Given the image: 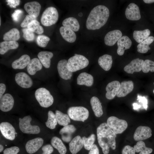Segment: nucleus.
<instances>
[{
  "label": "nucleus",
  "instance_id": "de8ad7c7",
  "mask_svg": "<svg viewBox=\"0 0 154 154\" xmlns=\"http://www.w3.org/2000/svg\"><path fill=\"white\" fill-rule=\"evenodd\" d=\"M36 20V18H34L29 15H27L22 22L21 26L22 27H27L29 24L32 21Z\"/></svg>",
  "mask_w": 154,
  "mask_h": 154
},
{
  "label": "nucleus",
  "instance_id": "79ce46f5",
  "mask_svg": "<svg viewBox=\"0 0 154 154\" xmlns=\"http://www.w3.org/2000/svg\"><path fill=\"white\" fill-rule=\"evenodd\" d=\"M142 70L143 72L147 73L150 71L154 72V61L149 60H146L144 63Z\"/></svg>",
  "mask_w": 154,
  "mask_h": 154
},
{
  "label": "nucleus",
  "instance_id": "a211bd4d",
  "mask_svg": "<svg viewBox=\"0 0 154 154\" xmlns=\"http://www.w3.org/2000/svg\"><path fill=\"white\" fill-rule=\"evenodd\" d=\"M41 6L38 2L33 1L26 3L24 8L29 15L36 18L39 15Z\"/></svg>",
  "mask_w": 154,
  "mask_h": 154
},
{
  "label": "nucleus",
  "instance_id": "4d7b16f0",
  "mask_svg": "<svg viewBox=\"0 0 154 154\" xmlns=\"http://www.w3.org/2000/svg\"><path fill=\"white\" fill-rule=\"evenodd\" d=\"M143 1L146 3H150L154 2V0H144Z\"/></svg>",
  "mask_w": 154,
  "mask_h": 154
},
{
  "label": "nucleus",
  "instance_id": "6ab92c4d",
  "mask_svg": "<svg viewBox=\"0 0 154 154\" xmlns=\"http://www.w3.org/2000/svg\"><path fill=\"white\" fill-rule=\"evenodd\" d=\"M134 88V84L131 80L124 81L120 83V86L116 94L118 97H124L131 92Z\"/></svg>",
  "mask_w": 154,
  "mask_h": 154
},
{
  "label": "nucleus",
  "instance_id": "dca6fc26",
  "mask_svg": "<svg viewBox=\"0 0 154 154\" xmlns=\"http://www.w3.org/2000/svg\"><path fill=\"white\" fill-rule=\"evenodd\" d=\"M121 31L115 30L108 32L105 35L104 41L105 44L108 46L114 45L122 37Z\"/></svg>",
  "mask_w": 154,
  "mask_h": 154
},
{
  "label": "nucleus",
  "instance_id": "c03bdc74",
  "mask_svg": "<svg viewBox=\"0 0 154 154\" xmlns=\"http://www.w3.org/2000/svg\"><path fill=\"white\" fill-rule=\"evenodd\" d=\"M23 33V37L26 40L28 41H33L35 37L34 32L30 31L27 28L22 29Z\"/></svg>",
  "mask_w": 154,
  "mask_h": 154
},
{
  "label": "nucleus",
  "instance_id": "58836bf2",
  "mask_svg": "<svg viewBox=\"0 0 154 154\" xmlns=\"http://www.w3.org/2000/svg\"><path fill=\"white\" fill-rule=\"evenodd\" d=\"M27 28L30 31L38 34H41L44 32L43 28L40 25V23L37 20H34L31 22L27 26Z\"/></svg>",
  "mask_w": 154,
  "mask_h": 154
},
{
  "label": "nucleus",
  "instance_id": "39448f33",
  "mask_svg": "<svg viewBox=\"0 0 154 154\" xmlns=\"http://www.w3.org/2000/svg\"><path fill=\"white\" fill-rule=\"evenodd\" d=\"M58 18L57 10L53 7L47 8L43 12L40 21L42 25L45 26H50L55 24Z\"/></svg>",
  "mask_w": 154,
  "mask_h": 154
},
{
  "label": "nucleus",
  "instance_id": "f03ea898",
  "mask_svg": "<svg viewBox=\"0 0 154 154\" xmlns=\"http://www.w3.org/2000/svg\"><path fill=\"white\" fill-rule=\"evenodd\" d=\"M108 9L103 5H98L91 11L87 18L86 26L90 30L98 29L106 23L109 17Z\"/></svg>",
  "mask_w": 154,
  "mask_h": 154
},
{
  "label": "nucleus",
  "instance_id": "8fccbe9b",
  "mask_svg": "<svg viewBox=\"0 0 154 154\" xmlns=\"http://www.w3.org/2000/svg\"><path fill=\"white\" fill-rule=\"evenodd\" d=\"M137 100L142 103L143 108L146 110L148 107V101L147 98L145 96H142L138 95Z\"/></svg>",
  "mask_w": 154,
  "mask_h": 154
},
{
  "label": "nucleus",
  "instance_id": "c9c22d12",
  "mask_svg": "<svg viewBox=\"0 0 154 154\" xmlns=\"http://www.w3.org/2000/svg\"><path fill=\"white\" fill-rule=\"evenodd\" d=\"M55 115L57 123L59 125L64 127L68 125L70 122V120L68 115L58 110L55 111Z\"/></svg>",
  "mask_w": 154,
  "mask_h": 154
},
{
  "label": "nucleus",
  "instance_id": "13d9d810",
  "mask_svg": "<svg viewBox=\"0 0 154 154\" xmlns=\"http://www.w3.org/2000/svg\"><path fill=\"white\" fill-rule=\"evenodd\" d=\"M4 147L3 146L1 145H0V152H1L3 150Z\"/></svg>",
  "mask_w": 154,
  "mask_h": 154
},
{
  "label": "nucleus",
  "instance_id": "e433bc0d",
  "mask_svg": "<svg viewBox=\"0 0 154 154\" xmlns=\"http://www.w3.org/2000/svg\"><path fill=\"white\" fill-rule=\"evenodd\" d=\"M150 34V31L148 29L143 31H135L133 33V38L137 43H140L147 38Z\"/></svg>",
  "mask_w": 154,
  "mask_h": 154
},
{
  "label": "nucleus",
  "instance_id": "052dcab7",
  "mask_svg": "<svg viewBox=\"0 0 154 154\" xmlns=\"http://www.w3.org/2000/svg\"><path fill=\"white\" fill-rule=\"evenodd\" d=\"M153 93L154 94V89L153 91Z\"/></svg>",
  "mask_w": 154,
  "mask_h": 154
},
{
  "label": "nucleus",
  "instance_id": "ddd939ff",
  "mask_svg": "<svg viewBox=\"0 0 154 154\" xmlns=\"http://www.w3.org/2000/svg\"><path fill=\"white\" fill-rule=\"evenodd\" d=\"M144 61L137 58L133 60L124 68L125 71L128 74H133L135 72H139L142 70Z\"/></svg>",
  "mask_w": 154,
  "mask_h": 154
},
{
  "label": "nucleus",
  "instance_id": "2f4dec72",
  "mask_svg": "<svg viewBox=\"0 0 154 154\" xmlns=\"http://www.w3.org/2000/svg\"><path fill=\"white\" fill-rule=\"evenodd\" d=\"M16 41H4L0 43V54H4L9 50L17 48L19 46Z\"/></svg>",
  "mask_w": 154,
  "mask_h": 154
},
{
  "label": "nucleus",
  "instance_id": "5701e85b",
  "mask_svg": "<svg viewBox=\"0 0 154 154\" xmlns=\"http://www.w3.org/2000/svg\"><path fill=\"white\" fill-rule=\"evenodd\" d=\"M84 146L83 142L81 137L77 135L73 138L69 143V149L72 154H76Z\"/></svg>",
  "mask_w": 154,
  "mask_h": 154
},
{
  "label": "nucleus",
  "instance_id": "7c9ffc66",
  "mask_svg": "<svg viewBox=\"0 0 154 154\" xmlns=\"http://www.w3.org/2000/svg\"><path fill=\"white\" fill-rule=\"evenodd\" d=\"M62 24L63 26L74 31H78L80 29V25L78 21L74 17H69L63 21Z\"/></svg>",
  "mask_w": 154,
  "mask_h": 154
},
{
  "label": "nucleus",
  "instance_id": "f3484780",
  "mask_svg": "<svg viewBox=\"0 0 154 154\" xmlns=\"http://www.w3.org/2000/svg\"><path fill=\"white\" fill-rule=\"evenodd\" d=\"M67 61L65 59L60 60L57 65V69L60 77L65 80L70 79L72 72L69 71L67 67Z\"/></svg>",
  "mask_w": 154,
  "mask_h": 154
},
{
  "label": "nucleus",
  "instance_id": "412c9836",
  "mask_svg": "<svg viewBox=\"0 0 154 154\" xmlns=\"http://www.w3.org/2000/svg\"><path fill=\"white\" fill-rule=\"evenodd\" d=\"M117 54L120 56L123 55L125 50L129 49L132 45V42L129 38L127 36H122L117 41Z\"/></svg>",
  "mask_w": 154,
  "mask_h": 154
},
{
  "label": "nucleus",
  "instance_id": "6e6d98bb",
  "mask_svg": "<svg viewBox=\"0 0 154 154\" xmlns=\"http://www.w3.org/2000/svg\"><path fill=\"white\" fill-rule=\"evenodd\" d=\"M133 109L134 110H137L141 107V106L136 103H133L132 104Z\"/></svg>",
  "mask_w": 154,
  "mask_h": 154
},
{
  "label": "nucleus",
  "instance_id": "aec40b11",
  "mask_svg": "<svg viewBox=\"0 0 154 154\" xmlns=\"http://www.w3.org/2000/svg\"><path fill=\"white\" fill-rule=\"evenodd\" d=\"M120 86V83L118 81H114L109 83L106 88V98L109 100L113 99L116 95Z\"/></svg>",
  "mask_w": 154,
  "mask_h": 154
},
{
  "label": "nucleus",
  "instance_id": "603ef678",
  "mask_svg": "<svg viewBox=\"0 0 154 154\" xmlns=\"http://www.w3.org/2000/svg\"><path fill=\"white\" fill-rule=\"evenodd\" d=\"M7 5L11 8H15L20 4V1L19 0H7Z\"/></svg>",
  "mask_w": 154,
  "mask_h": 154
},
{
  "label": "nucleus",
  "instance_id": "3c124183",
  "mask_svg": "<svg viewBox=\"0 0 154 154\" xmlns=\"http://www.w3.org/2000/svg\"><path fill=\"white\" fill-rule=\"evenodd\" d=\"M42 149L43 153L46 154H50L53 151L52 146L50 144H48L43 146Z\"/></svg>",
  "mask_w": 154,
  "mask_h": 154
},
{
  "label": "nucleus",
  "instance_id": "c756f323",
  "mask_svg": "<svg viewBox=\"0 0 154 154\" xmlns=\"http://www.w3.org/2000/svg\"><path fill=\"white\" fill-rule=\"evenodd\" d=\"M90 103L95 116L98 117H101L103 112L101 103L98 98L96 96L92 97L90 99Z\"/></svg>",
  "mask_w": 154,
  "mask_h": 154
},
{
  "label": "nucleus",
  "instance_id": "2eb2a0df",
  "mask_svg": "<svg viewBox=\"0 0 154 154\" xmlns=\"http://www.w3.org/2000/svg\"><path fill=\"white\" fill-rule=\"evenodd\" d=\"M43 142V139L40 137H37L29 140L25 145L26 151L29 154L34 153L41 147Z\"/></svg>",
  "mask_w": 154,
  "mask_h": 154
},
{
  "label": "nucleus",
  "instance_id": "cd10ccee",
  "mask_svg": "<svg viewBox=\"0 0 154 154\" xmlns=\"http://www.w3.org/2000/svg\"><path fill=\"white\" fill-rule=\"evenodd\" d=\"M98 62L102 69L105 71H108L112 66L113 62L112 56L108 54H104L99 58Z\"/></svg>",
  "mask_w": 154,
  "mask_h": 154
},
{
  "label": "nucleus",
  "instance_id": "49530a36",
  "mask_svg": "<svg viewBox=\"0 0 154 154\" xmlns=\"http://www.w3.org/2000/svg\"><path fill=\"white\" fill-rule=\"evenodd\" d=\"M23 13V11L21 10L18 9L15 10L11 15V17L13 20L15 22H18Z\"/></svg>",
  "mask_w": 154,
  "mask_h": 154
},
{
  "label": "nucleus",
  "instance_id": "680f3d73",
  "mask_svg": "<svg viewBox=\"0 0 154 154\" xmlns=\"http://www.w3.org/2000/svg\"><path fill=\"white\" fill-rule=\"evenodd\" d=\"M42 154H45V153H42Z\"/></svg>",
  "mask_w": 154,
  "mask_h": 154
},
{
  "label": "nucleus",
  "instance_id": "bf43d9fd",
  "mask_svg": "<svg viewBox=\"0 0 154 154\" xmlns=\"http://www.w3.org/2000/svg\"><path fill=\"white\" fill-rule=\"evenodd\" d=\"M0 25H1V17L0 18Z\"/></svg>",
  "mask_w": 154,
  "mask_h": 154
},
{
  "label": "nucleus",
  "instance_id": "864d4df0",
  "mask_svg": "<svg viewBox=\"0 0 154 154\" xmlns=\"http://www.w3.org/2000/svg\"><path fill=\"white\" fill-rule=\"evenodd\" d=\"M99 149L95 144H93L88 154H99Z\"/></svg>",
  "mask_w": 154,
  "mask_h": 154
},
{
  "label": "nucleus",
  "instance_id": "7ed1b4c3",
  "mask_svg": "<svg viewBox=\"0 0 154 154\" xmlns=\"http://www.w3.org/2000/svg\"><path fill=\"white\" fill-rule=\"evenodd\" d=\"M89 63L88 60L84 56L75 54L68 59L67 66L68 70L73 72L86 68Z\"/></svg>",
  "mask_w": 154,
  "mask_h": 154
},
{
  "label": "nucleus",
  "instance_id": "a19ab883",
  "mask_svg": "<svg viewBox=\"0 0 154 154\" xmlns=\"http://www.w3.org/2000/svg\"><path fill=\"white\" fill-rule=\"evenodd\" d=\"M82 138L85 149L88 150H90L94 144L95 140V135L92 134L88 137L84 136Z\"/></svg>",
  "mask_w": 154,
  "mask_h": 154
},
{
  "label": "nucleus",
  "instance_id": "9d476101",
  "mask_svg": "<svg viewBox=\"0 0 154 154\" xmlns=\"http://www.w3.org/2000/svg\"><path fill=\"white\" fill-rule=\"evenodd\" d=\"M0 130L2 135L7 139L13 140L17 133L13 125L10 123L4 122L0 124Z\"/></svg>",
  "mask_w": 154,
  "mask_h": 154
},
{
  "label": "nucleus",
  "instance_id": "a18cd8bd",
  "mask_svg": "<svg viewBox=\"0 0 154 154\" xmlns=\"http://www.w3.org/2000/svg\"><path fill=\"white\" fill-rule=\"evenodd\" d=\"M19 148L17 146L11 147L5 149L3 151V154H17L19 151Z\"/></svg>",
  "mask_w": 154,
  "mask_h": 154
},
{
  "label": "nucleus",
  "instance_id": "473e14b6",
  "mask_svg": "<svg viewBox=\"0 0 154 154\" xmlns=\"http://www.w3.org/2000/svg\"><path fill=\"white\" fill-rule=\"evenodd\" d=\"M154 40V37L153 36H149L142 42L139 43L137 46V51L141 53L147 52L150 49L149 45Z\"/></svg>",
  "mask_w": 154,
  "mask_h": 154
},
{
  "label": "nucleus",
  "instance_id": "09e8293b",
  "mask_svg": "<svg viewBox=\"0 0 154 154\" xmlns=\"http://www.w3.org/2000/svg\"><path fill=\"white\" fill-rule=\"evenodd\" d=\"M135 153L133 147L129 145L124 146L122 151V154H135Z\"/></svg>",
  "mask_w": 154,
  "mask_h": 154
},
{
  "label": "nucleus",
  "instance_id": "37998d69",
  "mask_svg": "<svg viewBox=\"0 0 154 154\" xmlns=\"http://www.w3.org/2000/svg\"><path fill=\"white\" fill-rule=\"evenodd\" d=\"M50 40L48 37L43 35H39L37 38L38 45L42 47H46Z\"/></svg>",
  "mask_w": 154,
  "mask_h": 154
},
{
  "label": "nucleus",
  "instance_id": "f257e3e1",
  "mask_svg": "<svg viewBox=\"0 0 154 154\" xmlns=\"http://www.w3.org/2000/svg\"><path fill=\"white\" fill-rule=\"evenodd\" d=\"M97 135L98 143L104 154H108L110 148H116V134L106 123L100 124L97 128Z\"/></svg>",
  "mask_w": 154,
  "mask_h": 154
},
{
  "label": "nucleus",
  "instance_id": "ea45409f",
  "mask_svg": "<svg viewBox=\"0 0 154 154\" xmlns=\"http://www.w3.org/2000/svg\"><path fill=\"white\" fill-rule=\"evenodd\" d=\"M48 119L45 123L46 126L51 129H54L56 127L58 123L55 114L52 111H49L48 113Z\"/></svg>",
  "mask_w": 154,
  "mask_h": 154
},
{
  "label": "nucleus",
  "instance_id": "0eeeda50",
  "mask_svg": "<svg viewBox=\"0 0 154 154\" xmlns=\"http://www.w3.org/2000/svg\"><path fill=\"white\" fill-rule=\"evenodd\" d=\"M32 118L30 116L19 118V128L23 133L29 134H37L40 132L39 127L37 125H32L30 122Z\"/></svg>",
  "mask_w": 154,
  "mask_h": 154
},
{
  "label": "nucleus",
  "instance_id": "4be33fe9",
  "mask_svg": "<svg viewBox=\"0 0 154 154\" xmlns=\"http://www.w3.org/2000/svg\"><path fill=\"white\" fill-rule=\"evenodd\" d=\"M76 130V128L72 125H68L64 127L60 131L62 140L66 143L72 140V135Z\"/></svg>",
  "mask_w": 154,
  "mask_h": 154
},
{
  "label": "nucleus",
  "instance_id": "f704fd0d",
  "mask_svg": "<svg viewBox=\"0 0 154 154\" xmlns=\"http://www.w3.org/2000/svg\"><path fill=\"white\" fill-rule=\"evenodd\" d=\"M20 37L19 31L17 29L14 28L6 33L3 36V39L4 41H16Z\"/></svg>",
  "mask_w": 154,
  "mask_h": 154
},
{
  "label": "nucleus",
  "instance_id": "72a5a7b5",
  "mask_svg": "<svg viewBox=\"0 0 154 154\" xmlns=\"http://www.w3.org/2000/svg\"><path fill=\"white\" fill-rule=\"evenodd\" d=\"M51 143L60 154H66L67 151L66 147L60 138L56 136L52 137Z\"/></svg>",
  "mask_w": 154,
  "mask_h": 154
},
{
  "label": "nucleus",
  "instance_id": "b1692460",
  "mask_svg": "<svg viewBox=\"0 0 154 154\" xmlns=\"http://www.w3.org/2000/svg\"><path fill=\"white\" fill-rule=\"evenodd\" d=\"M94 83V78L90 74L86 72L81 73L78 76L77 79V84L80 85H85L90 87Z\"/></svg>",
  "mask_w": 154,
  "mask_h": 154
},
{
  "label": "nucleus",
  "instance_id": "bb28decb",
  "mask_svg": "<svg viewBox=\"0 0 154 154\" xmlns=\"http://www.w3.org/2000/svg\"><path fill=\"white\" fill-rule=\"evenodd\" d=\"M42 64L39 60L34 58L31 60L27 66V71L29 74L33 75L36 72L40 70L42 68Z\"/></svg>",
  "mask_w": 154,
  "mask_h": 154
},
{
  "label": "nucleus",
  "instance_id": "f8f14e48",
  "mask_svg": "<svg viewBox=\"0 0 154 154\" xmlns=\"http://www.w3.org/2000/svg\"><path fill=\"white\" fill-rule=\"evenodd\" d=\"M125 14L126 18L130 20H138L141 17L138 6L133 3L129 5L125 9Z\"/></svg>",
  "mask_w": 154,
  "mask_h": 154
},
{
  "label": "nucleus",
  "instance_id": "423d86ee",
  "mask_svg": "<svg viewBox=\"0 0 154 154\" xmlns=\"http://www.w3.org/2000/svg\"><path fill=\"white\" fill-rule=\"evenodd\" d=\"M67 113L71 119L82 122H84L86 120L89 115L88 110L83 106L70 107L68 110Z\"/></svg>",
  "mask_w": 154,
  "mask_h": 154
},
{
  "label": "nucleus",
  "instance_id": "a878e982",
  "mask_svg": "<svg viewBox=\"0 0 154 154\" xmlns=\"http://www.w3.org/2000/svg\"><path fill=\"white\" fill-rule=\"evenodd\" d=\"M60 32L63 38L67 42L73 43L75 41L76 38V34L71 29L62 26L60 28Z\"/></svg>",
  "mask_w": 154,
  "mask_h": 154
},
{
  "label": "nucleus",
  "instance_id": "1a4fd4ad",
  "mask_svg": "<svg viewBox=\"0 0 154 154\" xmlns=\"http://www.w3.org/2000/svg\"><path fill=\"white\" fill-rule=\"evenodd\" d=\"M151 129L146 126H140L136 129L133 135L135 140L142 141L151 137L152 134Z\"/></svg>",
  "mask_w": 154,
  "mask_h": 154
},
{
  "label": "nucleus",
  "instance_id": "4c0bfd02",
  "mask_svg": "<svg viewBox=\"0 0 154 154\" xmlns=\"http://www.w3.org/2000/svg\"><path fill=\"white\" fill-rule=\"evenodd\" d=\"M135 152H140L139 154H149L153 151L152 149L147 147L145 143L142 141H138L133 147Z\"/></svg>",
  "mask_w": 154,
  "mask_h": 154
},
{
  "label": "nucleus",
  "instance_id": "9b49d317",
  "mask_svg": "<svg viewBox=\"0 0 154 154\" xmlns=\"http://www.w3.org/2000/svg\"><path fill=\"white\" fill-rule=\"evenodd\" d=\"M15 80L17 84L23 88H30L33 84L31 78L29 75L24 72H20L16 74Z\"/></svg>",
  "mask_w": 154,
  "mask_h": 154
},
{
  "label": "nucleus",
  "instance_id": "6e6552de",
  "mask_svg": "<svg viewBox=\"0 0 154 154\" xmlns=\"http://www.w3.org/2000/svg\"><path fill=\"white\" fill-rule=\"evenodd\" d=\"M107 124L109 127L116 134H120L127 128L128 124L125 120L112 116L108 119Z\"/></svg>",
  "mask_w": 154,
  "mask_h": 154
},
{
  "label": "nucleus",
  "instance_id": "c85d7f7f",
  "mask_svg": "<svg viewBox=\"0 0 154 154\" xmlns=\"http://www.w3.org/2000/svg\"><path fill=\"white\" fill-rule=\"evenodd\" d=\"M53 56L52 52L48 51H41L38 54V57L40 62L46 68L50 67V59Z\"/></svg>",
  "mask_w": 154,
  "mask_h": 154
},
{
  "label": "nucleus",
  "instance_id": "20e7f679",
  "mask_svg": "<svg viewBox=\"0 0 154 154\" xmlns=\"http://www.w3.org/2000/svg\"><path fill=\"white\" fill-rule=\"evenodd\" d=\"M36 99L40 105L44 108H48L53 104L54 98L49 91L44 88L37 89L35 92Z\"/></svg>",
  "mask_w": 154,
  "mask_h": 154
},
{
  "label": "nucleus",
  "instance_id": "4468645a",
  "mask_svg": "<svg viewBox=\"0 0 154 154\" xmlns=\"http://www.w3.org/2000/svg\"><path fill=\"white\" fill-rule=\"evenodd\" d=\"M14 101L13 97L10 94L3 95L0 100V109L3 112L10 111L13 108Z\"/></svg>",
  "mask_w": 154,
  "mask_h": 154
},
{
  "label": "nucleus",
  "instance_id": "393cba45",
  "mask_svg": "<svg viewBox=\"0 0 154 154\" xmlns=\"http://www.w3.org/2000/svg\"><path fill=\"white\" fill-rule=\"evenodd\" d=\"M30 60V58L28 55L24 54L12 62V67L15 69H23L27 66Z\"/></svg>",
  "mask_w": 154,
  "mask_h": 154
},
{
  "label": "nucleus",
  "instance_id": "5fc2aeb1",
  "mask_svg": "<svg viewBox=\"0 0 154 154\" xmlns=\"http://www.w3.org/2000/svg\"><path fill=\"white\" fill-rule=\"evenodd\" d=\"M6 89L5 85L3 83L0 84V99L3 95Z\"/></svg>",
  "mask_w": 154,
  "mask_h": 154
}]
</instances>
